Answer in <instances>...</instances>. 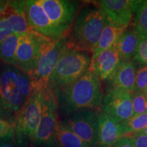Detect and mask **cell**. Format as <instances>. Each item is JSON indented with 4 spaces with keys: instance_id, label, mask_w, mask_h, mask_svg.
Listing matches in <instances>:
<instances>
[{
    "instance_id": "15",
    "label": "cell",
    "mask_w": 147,
    "mask_h": 147,
    "mask_svg": "<svg viewBox=\"0 0 147 147\" xmlns=\"http://www.w3.org/2000/svg\"><path fill=\"white\" fill-rule=\"evenodd\" d=\"M122 137L123 134L121 123L108 114L100 113L96 146L111 147Z\"/></svg>"
},
{
    "instance_id": "25",
    "label": "cell",
    "mask_w": 147,
    "mask_h": 147,
    "mask_svg": "<svg viewBox=\"0 0 147 147\" xmlns=\"http://www.w3.org/2000/svg\"><path fill=\"white\" fill-rule=\"evenodd\" d=\"M147 87V65H143L136 70L135 91L144 92Z\"/></svg>"
},
{
    "instance_id": "24",
    "label": "cell",
    "mask_w": 147,
    "mask_h": 147,
    "mask_svg": "<svg viewBox=\"0 0 147 147\" xmlns=\"http://www.w3.org/2000/svg\"><path fill=\"white\" fill-rule=\"evenodd\" d=\"M131 93L134 116L140 115L146 112L147 98L144 92L134 91Z\"/></svg>"
},
{
    "instance_id": "1",
    "label": "cell",
    "mask_w": 147,
    "mask_h": 147,
    "mask_svg": "<svg viewBox=\"0 0 147 147\" xmlns=\"http://www.w3.org/2000/svg\"><path fill=\"white\" fill-rule=\"evenodd\" d=\"M28 75L12 65L0 70V117L15 124L20 113L32 94Z\"/></svg>"
},
{
    "instance_id": "11",
    "label": "cell",
    "mask_w": 147,
    "mask_h": 147,
    "mask_svg": "<svg viewBox=\"0 0 147 147\" xmlns=\"http://www.w3.org/2000/svg\"><path fill=\"white\" fill-rule=\"evenodd\" d=\"M101 109L102 113L111 116L119 123L130 119L134 116L131 92L108 87Z\"/></svg>"
},
{
    "instance_id": "21",
    "label": "cell",
    "mask_w": 147,
    "mask_h": 147,
    "mask_svg": "<svg viewBox=\"0 0 147 147\" xmlns=\"http://www.w3.org/2000/svg\"><path fill=\"white\" fill-rule=\"evenodd\" d=\"M21 35L13 34L0 43V60L9 65H12Z\"/></svg>"
},
{
    "instance_id": "10",
    "label": "cell",
    "mask_w": 147,
    "mask_h": 147,
    "mask_svg": "<svg viewBox=\"0 0 147 147\" xmlns=\"http://www.w3.org/2000/svg\"><path fill=\"white\" fill-rule=\"evenodd\" d=\"M100 113L93 109L75 112L65 123L89 147L96 146Z\"/></svg>"
},
{
    "instance_id": "2",
    "label": "cell",
    "mask_w": 147,
    "mask_h": 147,
    "mask_svg": "<svg viewBox=\"0 0 147 147\" xmlns=\"http://www.w3.org/2000/svg\"><path fill=\"white\" fill-rule=\"evenodd\" d=\"M58 106L65 113L82 109L100 110L104 91L102 80L96 74L88 70L78 80L55 92Z\"/></svg>"
},
{
    "instance_id": "29",
    "label": "cell",
    "mask_w": 147,
    "mask_h": 147,
    "mask_svg": "<svg viewBox=\"0 0 147 147\" xmlns=\"http://www.w3.org/2000/svg\"><path fill=\"white\" fill-rule=\"evenodd\" d=\"M111 147H135L133 138L131 136H123L117 141Z\"/></svg>"
},
{
    "instance_id": "30",
    "label": "cell",
    "mask_w": 147,
    "mask_h": 147,
    "mask_svg": "<svg viewBox=\"0 0 147 147\" xmlns=\"http://www.w3.org/2000/svg\"><path fill=\"white\" fill-rule=\"evenodd\" d=\"M131 137L133 138L135 147H147V135H135Z\"/></svg>"
},
{
    "instance_id": "8",
    "label": "cell",
    "mask_w": 147,
    "mask_h": 147,
    "mask_svg": "<svg viewBox=\"0 0 147 147\" xmlns=\"http://www.w3.org/2000/svg\"><path fill=\"white\" fill-rule=\"evenodd\" d=\"M51 40L33 31L22 35L12 66L27 75L30 74L36 67L44 46Z\"/></svg>"
},
{
    "instance_id": "36",
    "label": "cell",
    "mask_w": 147,
    "mask_h": 147,
    "mask_svg": "<svg viewBox=\"0 0 147 147\" xmlns=\"http://www.w3.org/2000/svg\"><path fill=\"white\" fill-rule=\"evenodd\" d=\"M87 147H89V146H87Z\"/></svg>"
},
{
    "instance_id": "22",
    "label": "cell",
    "mask_w": 147,
    "mask_h": 147,
    "mask_svg": "<svg viewBox=\"0 0 147 147\" xmlns=\"http://www.w3.org/2000/svg\"><path fill=\"white\" fill-rule=\"evenodd\" d=\"M134 26L142 39L147 38V0L134 1Z\"/></svg>"
},
{
    "instance_id": "19",
    "label": "cell",
    "mask_w": 147,
    "mask_h": 147,
    "mask_svg": "<svg viewBox=\"0 0 147 147\" xmlns=\"http://www.w3.org/2000/svg\"><path fill=\"white\" fill-rule=\"evenodd\" d=\"M142 38L136 29H126L115 45L121 60H131L137 52Z\"/></svg>"
},
{
    "instance_id": "13",
    "label": "cell",
    "mask_w": 147,
    "mask_h": 147,
    "mask_svg": "<svg viewBox=\"0 0 147 147\" xmlns=\"http://www.w3.org/2000/svg\"><path fill=\"white\" fill-rule=\"evenodd\" d=\"M134 3L132 0H102L99 8L110 21L128 27L134 14Z\"/></svg>"
},
{
    "instance_id": "7",
    "label": "cell",
    "mask_w": 147,
    "mask_h": 147,
    "mask_svg": "<svg viewBox=\"0 0 147 147\" xmlns=\"http://www.w3.org/2000/svg\"><path fill=\"white\" fill-rule=\"evenodd\" d=\"M60 40L67 38L79 10L77 1L38 0Z\"/></svg>"
},
{
    "instance_id": "6",
    "label": "cell",
    "mask_w": 147,
    "mask_h": 147,
    "mask_svg": "<svg viewBox=\"0 0 147 147\" xmlns=\"http://www.w3.org/2000/svg\"><path fill=\"white\" fill-rule=\"evenodd\" d=\"M42 104V92L32 91L26 104L18 115L14 132L18 144L24 147L34 142L35 134L41 119Z\"/></svg>"
},
{
    "instance_id": "23",
    "label": "cell",
    "mask_w": 147,
    "mask_h": 147,
    "mask_svg": "<svg viewBox=\"0 0 147 147\" xmlns=\"http://www.w3.org/2000/svg\"><path fill=\"white\" fill-rule=\"evenodd\" d=\"M123 136H130L144 129L147 127V111L138 115H134L121 123Z\"/></svg>"
},
{
    "instance_id": "32",
    "label": "cell",
    "mask_w": 147,
    "mask_h": 147,
    "mask_svg": "<svg viewBox=\"0 0 147 147\" xmlns=\"http://www.w3.org/2000/svg\"><path fill=\"white\" fill-rule=\"evenodd\" d=\"M7 3H8V1H0V14L4 10Z\"/></svg>"
},
{
    "instance_id": "34",
    "label": "cell",
    "mask_w": 147,
    "mask_h": 147,
    "mask_svg": "<svg viewBox=\"0 0 147 147\" xmlns=\"http://www.w3.org/2000/svg\"><path fill=\"white\" fill-rule=\"evenodd\" d=\"M52 146H53V147H61V146H60L59 145H58L57 144V143H55V142L52 145Z\"/></svg>"
},
{
    "instance_id": "12",
    "label": "cell",
    "mask_w": 147,
    "mask_h": 147,
    "mask_svg": "<svg viewBox=\"0 0 147 147\" xmlns=\"http://www.w3.org/2000/svg\"><path fill=\"white\" fill-rule=\"evenodd\" d=\"M25 7L29 30L51 40H60L38 0L25 1Z\"/></svg>"
},
{
    "instance_id": "3",
    "label": "cell",
    "mask_w": 147,
    "mask_h": 147,
    "mask_svg": "<svg viewBox=\"0 0 147 147\" xmlns=\"http://www.w3.org/2000/svg\"><path fill=\"white\" fill-rule=\"evenodd\" d=\"M106 22L100 8L85 5L79 11L71 27L67 39L69 49L93 53Z\"/></svg>"
},
{
    "instance_id": "28",
    "label": "cell",
    "mask_w": 147,
    "mask_h": 147,
    "mask_svg": "<svg viewBox=\"0 0 147 147\" xmlns=\"http://www.w3.org/2000/svg\"><path fill=\"white\" fill-rule=\"evenodd\" d=\"M13 34L14 32L8 23V19L2 11L0 14V43Z\"/></svg>"
},
{
    "instance_id": "17",
    "label": "cell",
    "mask_w": 147,
    "mask_h": 147,
    "mask_svg": "<svg viewBox=\"0 0 147 147\" xmlns=\"http://www.w3.org/2000/svg\"><path fill=\"white\" fill-rule=\"evenodd\" d=\"M136 69L131 60H121L109 82V87L117 88L124 91H135Z\"/></svg>"
},
{
    "instance_id": "35",
    "label": "cell",
    "mask_w": 147,
    "mask_h": 147,
    "mask_svg": "<svg viewBox=\"0 0 147 147\" xmlns=\"http://www.w3.org/2000/svg\"><path fill=\"white\" fill-rule=\"evenodd\" d=\"M144 94H145V95H146V98H147V87H146V89L144 90Z\"/></svg>"
},
{
    "instance_id": "5",
    "label": "cell",
    "mask_w": 147,
    "mask_h": 147,
    "mask_svg": "<svg viewBox=\"0 0 147 147\" xmlns=\"http://www.w3.org/2000/svg\"><path fill=\"white\" fill-rule=\"evenodd\" d=\"M67 38L53 40L44 46L36 67L28 75L33 91H42L49 87V79L61 57L68 49Z\"/></svg>"
},
{
    "instance_id": "31",
    "label": "cell",
    "mask_w": 147,
    "mask_h": 147,
    "mask_svg": "<svg viewBox=\"0 0 147 147\" xmlns=\"http://www.w3.org/2000/svg\"><path fill=\"white\" fill-rule=\"evenodd\" d=\"M0 147H16L13 143L9 142V140H5L0 142Z\"/></svg>"
},
{
    "instance_id": "9",
    "label": "cell",
    "mask_w": 147,
    "mask_h": 147,
    "mask_svg": "<svg viewBox=\"0 0 147 147\" xmlns=\"http://www.w3.org/2000/svg\"><path fill=\"white\" fill-rule=\"evenodd\" d=\"M42 94V115L35 134L34 142L38 145H53L55 129L58 123V104L56 95L50 87L41 91Z\"/></svg>"
},
{
    "instance_id": "14",
    "label": "cell",
    "mask_w": 147,
    "mask_h": 147,
    "mask_svg": "<svg viewBox=\"0 0 147 147\" xmlns=\"http://www.w3.org/2000/svg\"><path fill=\"white\" fill-rule=\"evenodd\" d=\"M121 61L115 46L91 59L89 69L96 74L102 81H109Z\"/></svg>"
},
{
    "instance_id": "27",
    "label": "cell",
    "mask_w": 147,
    "mask_h": 147,
    "mask_svg": "<svg viewBox=\"0 0 147 147\" xmlns=\"http://www.w3.org/2000/svg\"><path fill=\"white\" fill-rule=\"evenodd\" d=\"M134 60L142 65H147V38H143L138 48Z\"/></svg>"
},
{
    "instance_id": "33",
    "label": "cell",
    "mask_w": 147,
    "mask_h": 147,
    "mask_svg": "<svg viewBox=\"0 0 147 147\" xmlns=\"http://www.w3.org/2000/svg\"><path fill=\"white\" fill-rule=\"evenodd\" d=\"M135 135H147V127L144 129L142 130V131L137 132V133H135L134 134H131V135L128 136H135Z\"/></svg>"
},
{
    "instance_id": "16",
    "label": "cell",
    "mask_w": 147,
    "mask_h": 147,
    "mask_svg": "<svg viewBox=\"0 0 147 147\" xmlns=\"http://www.w3.org/2000/svg\"><path fill=\"white\" fill-rule=\"evenodd\" d=\"M14 34L24 35L29 29L25 13V1H8L3 10Z\"/></svg>"
},
{
    "instance_id": "4",
    "label": "cell",
    "mask_w": 147,
    "mask_h": 147,
    "mask_svg": "<svg viewBox=\"0 0 147 147\" xmlns=\"http://www.w3.org/2000/svg\"><path fill=\"white\" fill-rule=\"evenodd\" d=\"M91 59L87 53L68 49L61 57L53 71L49 87L55 93L76 81L88 71Z\"/></svg>"
},
{
    "instance_id": "18",
    "label": "cell",
    "mask_w": 147,
    "mask_h": 147,
    "mask_svg": "<svg viewBox=\"0 0 147 147\" xmlns=\"http://www.w3.org/2000/svg\"><path fill=\"white\" fill-rule=\"evenodd\" d=\"M127 27L117 25L106 17V22L96 47L92 53L91 59H94L104 51L115 47L119 38Z\"/></svg>"
},
{
    "instance_id": "26",
    "label": "cell",
    "mask_w": 147,
    "mask_h": 147,
    "mask_svg": "<svg viewBox=\"0 0 147 147\" xmlns=\"http://www.w3.org/2000/svg\"><path fill=\"white\" fill-rule=\"evenodd\" d=\"M14 133V125L0 117V142L9 140Z\"/></svg>"
},
{
    "instance_id": "20",
    "label": "cell",
    "mask_w": 147,
    "mask_h": 147,
    "mask_svg": "<svg viewBox=\"0 0 147 147\" xmlns=\"http://www.w3.org/2000/svg\"><path fill=\"white\" fill-rule=\"evenodd\" d=\"M55 142L61 147H87V144L76 136L65 123L58 121L55 129ZM54 142V143H55Z\"/></svg>"
}]
</instances>
